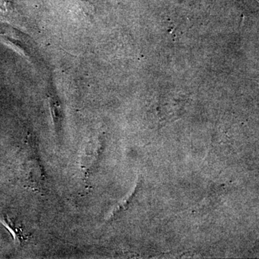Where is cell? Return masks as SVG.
Segmentation results:
<instances>
[{"mask_svg": "<svg viewBox=\"0 0 259 259\" xmlns=\"http://www.w3.org/2000/svg\"><path fill=\"white\" fill-rule=\"evenodd\" d=\"M50 107L56 131L57 133H59L62 130L63 118L60 104L55 99L51 98L50 99Z\"/></svg>", "mask_w": 259, "mask_h": 259, "instance_id": "1", "label": "cell"}, {"mask_svg": "<svg viewBox=\"0 0 259 259\" xmlns=\"http://www.w3.org/2000/svg\"><path fill=\"white\" fill-rule=\"evenodd\" d=\"M16 16V11L8 0H0V18L13 20Z\"/></svg>", "mask_w": 259, "mask_h": 259, "instance_id": "2", "label": "cell"}]
</instances>
